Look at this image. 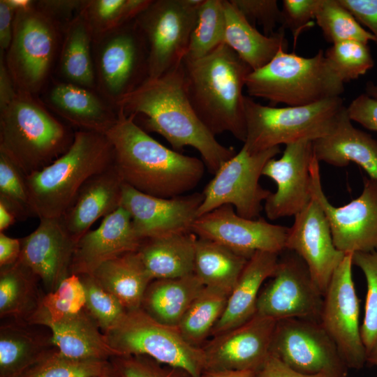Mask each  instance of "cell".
<instances>
[{
    "instance_id": "obj_25",
    "label": "cell",
    "mask_w": 377,
    "mask_h": 377,
    "mask_svg": "<svg viewBox=\"0 0 377 377\" xmlns=\"http://www.w3.org/2000/svg\"><path fill=\"white\" fill-rule=\"evenodd\" d=\"M124 184L113 164L94 175L82 184L69 207L60 217L66 230L76 242L96 220L121 207Z\"/></svg>"
},
{
    "instance_id": "obj_58",
    "label": "cell",
    "mask_w": 377,
    "mask_h": 377,
    "mask_svg": "<svg viewBox=\"0 0 377 377\" xmlns=\"http://www.w3.org/2000/svg\"><path fill=\"white\" fill-rule=\"evenodd\" d=\"M17 220L15 212L3 202L0 201V232H3Z\"/></svg>"
},
{
    "instance_id": "obj_38",
    "label": "cell",
    "mask_w": 377,
    "mask_h": 377,
    "mask_svg": "<svg viewBox=\"0 0 377 377\" xmlns=\"http://www.w3.org/2000/svg\"><path fill=\"white\" fill-rule=\"evenodd\" d=\"M85 306V290L80 276L71 274L54 290L42 296L38 306L26 322L45 326L77 315Z\"/></svg>"
},
{
    "instance_id": "obj_4",
    "label": "cell",
    "mask_w": 377,
    "mask_h": 377,
    "mask_svg": "<svg viewBox=\"0 0 377 377\" xmlns=\"http://www.w3.org/2000/svg\"><path fill=\"white\" fill-rule=\"evenodd\" d=\"M75 132L38 96L18 91L0 108V150L26 176L47 167L71 146Z\"/></svg>"
},
{
    "instance_id": "obj_14",
    "label": "cell",
    "mask_w": 377,
    "mask_h": 377,
    "mask_svg": "<svg viewBox=\"0 0 377 377\" xmlns=\"http://www.w3.org/2000/svg\"><path fill=\"white\" fill-rule=\"evenodd\" d=\"M352 254L345 255L332 274L323 295L319 322L346 367L358 369L367 362V353L361 337L360 300L353 279Z\"/></svg>"
},
{
    "instance_id": "obj_12",
    "label": "cell",
    "mask_w": 377,
    "mask_h": 377,
    "mask_svg": "<svg viewBox=\"0 0 377 377\" xmlns=\"http://www.w3.org/2000/svg\"><path fill=\"white\" fill-rule=\"evenodd\" d=\"M280 152L279 147H274L250 153L243 146L238 153L222 165L206 186L198 217L221 206L230 205L244 218H260L262 202L271 192L259 184V179L265 164Z\"/></svg>"
},
{
    "instance_id": "obj_17",
    "label": "cell",
    "mask_w": 377,
    "mask_h": 377,
    "mask_svg": "<svg viewBox=\"0 0 377 377\" xmlns=\"http://www.w3.org/2000/svg\"><path fill=\"white\" fill-rule=\"evenodd\" d=\"M288 228L238 215L233 206H221L198 219L192 232L249 258L256 251L280 254L286 249Z\"/></svg>"
},
{
    "instance_id": "obj_22",
    "label": "cell",
    "mask_w": 377,
    "mask_h": 377,
    "mask_svg": "<svg viewBox=\"0 0 377 377\" xmlns=\"http://www.w3.org/2000/svg\"><path fill=\"white\" fill-rule=\"evenodd\" d=\"M20 242L19 260L41 280L47 293L71 274L77 242L60 217L40 219L37 228Z\"/></svg>"
},
{
    "instance_id": "obj_51",
    "label": "cell",
    "mask_w": 377,
    "mask_h": 377,
    "mask_svg": "<svg viewBox=\"0 0 377 377\" xmlns=\"http://www.w3.org/2000/svg\"><path fill=\"white\" fill-rule=\"evenodd\" d=\"M348 117L364 128L377 132V99L362 94L346 108Z\"/></svg>"
},
{
    "instance_id": "obj_32",
    "label": "cell",
    "mask_w": 377,
    "mask_h": 377,
    "mask_svg": "<svg viewBox=\"0 0 377 377\" xmlns=\"http://www.w3.org/2000/svg\"><path fill=\"white\" fill-rule=\"evenodd\" d=\"M91 275L127 311L141 308L147 288L153 281L138 251L103 263Z\"/></svg>"
},
{
    "instance_id": "obj_50",
    "label": "cell",
    "mask_w": 377,
    "mask_h": 377,
    "mask_svg": "<svg viewBox=\"0 0 377 377\" xmlns=\"http://www.w3.org/2000/svg\"><path fill=\"white\" fill-rule=\"evenodd\" d=\"M84 0H40L34 6L64 30L80 13Z\"/></svg>"
},
{
    "instance_id": "obj_57",
    "label": "cell",
    "mask_w": 377,
    "mask_h": 377,
    "mask_svg": "<svg viewBox=\"0 0 377 377\" xmlns=\"http://www.w3.org/2000/svg\"><path fill=\"white\" fill-rule=\"evenodd\" d=\"M253 370H205L202 377H256Z\"/></svg>"
},
{
    "instance_id": "obj_2",
    "label": "cell",
    "mask_w": 377,
    "mask_h": 377,
    "mask_svg": "<svg viewBox=\"0 0 377 377\" xmlns=\"http://www.w3.org/2000/svg\"><path fill=\"white\" fill-rule=\"evenodd\" d=\"M117 111L118 119L105 135L113 147L114 166L126 184L147 195L170 198L200 183L205 168L202 160L163 146L139 126L133 116Z\"/></svg>"
},
{
    "instance_id": "obj_31",
    "label": "cell",
    "mask_w": 377,
    "mask_h": 377,
    "mask_svg": "<svg viewBox=\"0 0 377 377\" xmlns=\"http://www.w3.org/2000/svg\"><path fill=\"white\" fill-rule=\"evenodd\" d=\"M93 38L89 24L80 11L64 30L53 77L59 81L96 91Z\"/></svg>"
},
{
    "instance_id": "obj_28",
    "label": "cell",
    "mask_w": 377,
    "mask_h": 377,
    "mask_svg": "<svg viewBox=\"0 0 377 377\" xmlns=\"http://www.w3.org/2000/svg\"><path fill=\"white\" fill-rule=\"evenodd\" d=\"M226 29L224 44L232 49L252 71L267 65L281 50L288 52L285 30L279 28L273 35L261 34L230 0H223Z\"/></svg>"
},
{
    "instance_id": "obj_45",
    "label": "cell",
    "mask_w": 377,
    "mask_h": 377,
    "mask_svg": "<svg viewBox=\"0 0 377 377\" xmlns=\"http://www.w3.org/2000/svg\"><path fill=\"white\" fill-rule=\"evenodd\" d=\"M352 262L362 270L367 283L364 314L360 332L368 353L377 341V249L371 252L354 253Z\"/></svg>"
},
{
    "instance_id": "obj_40",
    "label": "cell",
    "mask_w": 377,
    "mask_h": 377,
    "mask_svg": "<svg viewBox=\"0 0 377 377\" xmlns=\"http://www.w3.org/2000/svg\"><path fill=\"white\" fill-rule=\"evenodd\" d=\"M151 1L84 0L81 12L94 37L133 21Z\"/></svg>"
},
{
    "instance_id": "obj_39",
    "label": "cell",
    "mask_w": 377,
    "mask_h": 377,
    "mask_svg": "<svg viewBox=\"0 0 377 377\" xmlns=\"http://www.w3.org/2000/svg\"><path fill=\"white\" fill-rule=\"evenodd\" d=\"M225 29L223 0H202L184 59H199L223 44Z\"/></svg>"
},
{
    "instance_id": "obj_48",
    "label": "cell",
    "mask_w": 377,
    "mask_h": 377,
    "mask_svg": "<svg viewBox=\"0 0 377 377\" xmlns=\"http://www.w3.org/2000/svg\"><path fill=\"white\" fill-rule=\"evenodd\" d=\"M322 0L282 1L281 27L289 29L297 40L305 29L313 26L316 12Z\"/></svg>"
},
{
    "instance_id": "obj_35",
    "label": "cell",
    "mask_w": 377,
    "mask_h": 377,
    "mask_svg": "<svg viewBox=\"0 0 377 377\" xmlns=\"http://www.w3.org/2000/svg\"><path fill=\"white\" fill-rule=\"evenodd\" d=\"M249 258L219 243L198 237L194 274L205 286L230 294Z\"/></svg>"
},
{
    "instance_id": "obj_56",
    "label": "cell",
    "mask_w": 377,
    "mask_h": 377,
    "mask_svg": "<svg viewBox=\"0 0 377 377\" xmlns=\"http://www.w3.org/2000/svg\"><path fill=\"white\" fill-rule=\"evenodd\" d=\"M17 93L5 62L4 52L0 51V108L8 103Z\"/></svg>"
},
{
    "instance_id": "obj_36",
    "label": "cell",
    "mask_w": 377,
    "mask_h": 377,
    "mask_svg": "<svg viewBox=\"0 0 377 377\" xmlns=\"http://www.w3.org/2000/svg\"><path fill=\"white\" fill-rule=\"evenodd\" d=\"M38 278L19 260L0 267V316L27 320L36 311L42 296L38 295Z\"/></svg>"
},
{
    "instance_id": "obj_47",
    "label": "cell",
    "mask_w": 377,
    "mask_h": 377,
    "mask_svg": "<svg viewBox=\"0 0 377 377\" xmlns=\"http://www.w3.org/2000/svg\"><path fill=\"white\" fill-rule=\"evenodd\" d=\"M109 362L116 377H191L182 369L143 355H116Z\"/></svg>"
},
{
    "instance_id": "obj_55",
    "label": "cell",
    "mask_w": 377,
    "mask_h": 377,
    "mask_svg": "<svg viewBox=\"0 0 377 377\" xmlns=\"http://www.w3.org/2000/svg\"><path fill=\"white\" fill-rule=\"evenodd\" d=\"M20 252V239L13 238L4 232H0V267L17 262Z\"/></svg>"
},
{
    "instance_id": "obj_7",
    "label": "cell",
    "mask_w": 377,
    "mask_h": 377,
    "mask_svg": "<svg viewBox=\"0 0 377 377\" xmlns=\"http://www.w3.org/2000/svg\"><path fill=\"white\" fill-rule=\"evenodd\" d=\"M64 29L34 6L15 11L5 62L18 91L39 96L54 76Z\"/></svg>"
},
{
    "instance_id": "obj_10",
    "label": "cell",
    "mask_w": 377,
    "mask_h": 377,
    "mask_svg": "<svg viewBox=\"0 0 377 377\" xmlns=\"http://www.w3.org/2000/svg\"><path fill=\"white\" fill-rule=\"evenodd\" d=\"M92 53L96 91L115 107L149 79L147 46L134 20L94 36Z\"/></svg>"
},
{
    "instance_id": "obj_5",
    "label": "cell",
    "mask_w": 377,
    "mask_h": 377,
    "mask_svg": "<svg viewBox=\"0 0 377 377\" xmlns=\"http://www.w3.org/2000/svg\"><path fill=\"white\" fill-rule=\"evenodd\" d=\"M114 164L112 143L104 133L77 130L70 148L43 169L26 176L35 216L59 218L91 176Z\"/></svg>"
},
{
    "instance_id": "obj_34",
    "label": "cell",
    "mask_w": 377,
    "mask_h": 377,
    "mask_svg": "<svg viewBox=\"0 0 377 377\" xmlns=\"http://www.w3.org/2000/svg\"><path fill=\"white\" fill-rule=\"evenodd\" d=\"M50 346H54L51 337L47 339L38 335L24 325H2L0 328V377H22L53 350Z\"/></svg>"
},
{
    "instance_id": "obj_52",
    "label": "cell",
    "mask_w": 377,
    "mask_h": 377,
    "mask_svg": "<svg viewBox=\"0 0 377 377\" xmlns=\"http://www.w3.org/2000/svg\"><path fill=\"white\" fill-rule=\"evenodd\" d=\"M360 24L367 27L377 45V0H339Z\"/></svg>"
},
{
    "instance_id": "obj_37",
    "label": "cell",
    "mask_w": 377,
    "mask_h": 377,
    "mask_svg": "<svg viewBox=\"0 0 377 377\" xmlns=\"http://www.w3.org/2000/svg\"><path fill=\"white\" fill-rule=\"evenodd\" d=\"M230 294L205 286L191 303L177 327L191 345L201 348L223 314Z\"/></svg>"
},
{
    "instance_id": "obj_3",
    "label": "cell",
    "mask_w": 377,
    "mask_h": 377,
    "mask_svg": "<svg viewBox=\"0 0 377 377\" xmlns=\"http://www.w3.org/2000/svg\"><path fill=\"white\" fill-rule=\"evenodd\" d=\"M186 94L196 115L214 136L229 132L244 142L246 123L242 94L252 71L232 49L222 44L205 57L183 60Z\"/></svg>"
},
{
    "instance_id": "obj_16",
    "label": "cell",
    "mask_w": 377,
    "mask_h": 377,
    "mask_svg": "<svg viewBox=\"0 0 377 377\" xmlns=\"http://www.w3.org/2000/svg\"><path fill=\"white\" fill-rule=\"evenodd\" d=\"M270 353L290 367L306 374L345 376L347 367L339 350L318 320H278Z\"/></svg>"
},
{
    "instance_id": "obj_44",
    "label": "cell",
    "mask_w": 377,
    "mask_h": 377,
    "mask_svg": "<svg viewBox=\"0 0 377 377\" xmlns=\"http://www.w3.org/2000/svg\"><path fill=\"white\" fill-rule=\"evenodd\" d=\"M0 201L6 204L24 221L36 216L26 182V175L3 151L0 150Z\"/></svg>"
},
{
    "instance_id": "obj_59",
    "label": "cell",
    "mask_w": 377,
    "mask_h": 377,
    "mask_svg": "<svg viewBox=\"0 0 377 377\" xmlns=\"http://www.w3.org/2000/svg\"><path fill=\"white\" fill-rule=\"evenodd\" d=\"M367 362L373 366L377 367V341L367 353Z\"/></svg>"
},
{
    "instance_id": "obj_9",
    "label": "cell",
    "mask_w": 377,
    "mask_h": 377,
    "mask_svg": "<svg viewBox=\"0 0 377 377\" xmlns=\"http://www.w3.org/2000/svg\"><path fill=\"white\" fill-rule=\"evenodd\" d=\"M117 355H143L202 377L205 359L202 348L190 344L177 327L164 325L141 308L127 311L113 328L103 333Z\"/></svg>"
},
{
    "instance_id": "obj_33",
    "label": "cell",
    "mask_w": 377,
    "mask_h": 377,
    "mask_svg": "<svg viewBox=\"0 0 377 377\" xmlns=\"http://www.w3.org/2000/svg\"><path fill=\"white\" fill-rule=\"evenodd\" d=\"M205 287L194 273L179 278L154 279L147 288L141 309L158 322L177 327Z\"/></svg>"
},
{
    "instance_id": "obj_23",
    "label": "cell",
    "mask_w": 377,
    "mask_h": 377,
    "mask_svg": "<svg viewBox=\"0 0 377 377\" xmlns=\"http://www.w3.org/2000/svg\"><path fill=\"white\" fill-rule=\"evenodd\" d=\"M38 97L50 111L78 130L105 134L118 119L117 108L96 90L54 77Z\"/></svg>"
},
{
    "instance_id": "obj_15",
    "label": "cell",
    "mask_w": 377,
    "mask_h": 377,
    "mask_svg": "<svg viewBox=\"0 0 377 377\" xmlns=\"http://www.w3.org/2000/svg\"><path fill=\"white\" fill-rule=\"evenodd\" d=\"M290 251V250H289ZM261 289L256 313L276 320L302 318L318 320L323 294L311 279L304 262L290 251Z\"/></svg>"
},
{
    "instance_id": "obj_43",
    "label": "cell",
    "mask_w": 377,
    "mask_h": 377,
    "mask_svg": "<svg viewBox=\"0 0 377 377\" xmlns=\"http://www.w3.org/2000/svg\"><path fill=\"white\" fill-rule=\"evenodd\" d=\"M325 57L343 83L364 75L374 66L368 44L357 40L332 44L325 51Z\"/></svg>"
},
{
    "instance_id": "obj_49",
    "label": "cell",
    "mask_w": 377,
    "mask_h": 377,
    "mask_svg": "<svg viewBox=\"0 0 377 377\" xmlns=\"http://www.w3.org/2000/svg\"><path fill=\"white\" fill-rule=\"evenodd\" d=\"M253 26L258 24L263 28L264 34L269 36L276 31L277 24H280L281 10L276 0H230Z\"/></svg>"
},
{
    "instance_id": "obj_53",
    "label": "cell",
    "mask_w": 377,
    "mask_h": 377,
    "mask_svg": "<svg viewBox=\"0 0 377 377\" xmlns=\"http://www.w3.org/2000/svg\"><path fill=\"white\" fill-rule=\"evenodd\" d=\"M256 377H339L335 375L320 373L306 374L290 367L278 357L269 354L262 367L257 371Z\"/></svg>"
},
{
    "instance_id": "obj_54",
    "label": "cell",
    "mask_w": 377,
    "mask_h": 377,
    "mask_svg": "<svg viewBox=\"0 0 377 377\" xmlns=\"http://www.w3.org/2000/svg\"><path fill=\"white\" fill-rule=\"evenodd\" d=\"M15 13L7 0H0V51L4 52L12 40Z\"/></svg>"
},
{
    "instance_id": "obj_27",
    "label": "cell",
    "mask_w": 377,
    "mask_h": 377,
    "mask_svg": "<svg viewBox=\"0 0 377 377\" xmlns=\"http://www.w3.org/2000/svg\"><path fill=\"white\" fill-rule=\"evenodd\" d=\"M279 255L256 251L250 257L228 297L223 314L212 331V337L235 328L255 316L262 285L274 274Z\"/></svg>"
},
{
    "instance_id": "obj_20",
    "label": "cell",
    "mask_w": 377,
    "mask_h": 377,
    "mask_svg": "<svg viewBox=\"0 0 377 377\" xmlns=\"http://www.w3.org/2000/svg\"><path fill=\"white\" fill-rule=\"evenodd\" d=\"M276 323L256 313L244 323L214 336L201 347L205 370L258 371L270 354Z\"/></svg>"
},
{
    "instance_id": "obj_29",
    "label": "cell",
    "mask_w": 377,
    "mask_h": 377,
    "mask_svg": "<svg viewBox=\"0 0 377 377\" xmlns=\"http://www.w3.org/2000/svg\"><path fill=\"white\" fill-rule=\"evenodd\" d=\"M197 238L190 232L145 239L138 253L153 280L179 278L194 273Z\"/></svg>"
},
{
    "instance_id": "obj_19",
    "label": "cell",
    "mask_w": 377,
    "mask_h": 377,
    "mask_svg": "<svg viewBox=\"0 0 377 377\" xmlns=\"http://www.w3.org/2000/svg\"><path fill=\"white\" fill-rule=\"evenodd\" d=\"M313 154V142L300 140L286 145L279 158H273L265 164L262 175L276 184V191L265 201V212L269 220L295 216L311 200Z\"/></svg>"
},
{
    "instance_id": "obj_1",
    "label": "cell",
    "mask_w": 377,
    "mask_h": 377,
    "mask_svg": "<svg viewBox=\"0 0 377 377\" xmlns=\"http://www.w3.org/2000/svg\"><path fill=\"white\" fill-rule=\"evenodd\" d=\"M116 108L126 116L143 117L145 128L163 136L175 150L195 149L212 174L236 154L216 140L194 112L184 88L183 61L159 77L149 78Z\"/></svg>"
},
{
    "instance_id": "obj_11",
    "label": "cell",
    "mask_w": 377,
    "mask_h": 377,
    "mask_svg": "<svg viewBox=\"0 0 377 377\" xmlns=\"http://www.w3.org/2000/svg\"><path fill=\"white\" fill-rule=\"evenodd\" d=\"M202 0H151L135 18L147 43L149 78L179 66Z\"/></svg>"
},
{
    "instance_id": "obj_61",
    "label": "cell",
    "mask_w": 377,
    "mask_h": 377,
    "mask_svg": "<svg viewBox=\"0 0 377 377\" xmlns=\"http://www.w3.org/2000/svg\"><path fill=\"white\" fill-rule=\"evenodd\" d=\"M101 377H116V376L112 371L111 367L110 366V369Z\"/></svg>"
},
{
    "instance_id": "obj_24",
    "label": "cell",
    "mask_w": 377,
    "mask_h": 377,
    "mask_svg": "<svg viewBox=\"0 0 377 377\" xmlns=\"http://www.w3.org/2000/svg\"><path fill=\"white\" fill-rule=\"evenodd\" d=\"M142 241L135 232L130 214L121 206L104 217L98 228L89 230L77 241L71 274H92L103 263L138 251Z\"/></svg>"
},
{
    "instance_id": "obj_8",
    "label": "cell",
    "mask_w": 377,
    "mask_h": 377,
    "mask_svg": "<svg viewBox=\"0 0 377 377\" xmlns=\"http://www.w3.org/2000/svg\"><path fill=\"white\" fill-rule=\"evenodd\" d=\"M246 137L244 147L257 153L303 140L314 141L327 135L345 108L337 96L304 106L274 108L244 96Z\"/></svg>"
},
{
    "instance_id": "obj_42",
    "label": "cell",
    "mask_w": 377,
    "mask_h": 377,
    "mask_svg": "<svg viewBox=\"0 0 377 377\" xmlns=\"http://www.w3.org/2000/svg\"><path fill=\"white\" fill-rule=\"evenodd\" d=\"M110 366L108 360L71 358L55 348L22 377H101Z\"/></svg>"
},
{
    "instance_id": "obj_30",
    "label": "cell",
    "mask_w": 377,
    "mask_h": 377,
    "mask_svg": "<svg viewBox=\"0 0 377 377\" xmlns=\"http://www.w3.org/2000/svg\"><path fill=\"white\" fill-rule=\"evenodd\" d=\"M45 327L51 332L54 348L62 355L79 360H108L117 355L106 342L103 332L86 309Z\"/></svg>"
},
{
    "instance_id": "obj_46",
    "label": "cell",
    "mask_w": 377,
    "mask_h": 377,
    "mask_svg": "<svg viewBox=\"0 0 377 377\" xmlns=\"http://www.w3.org/2000/svg\"><path fill=\"white\" fill-rule=\"evenodd\" d=\"M79 276L85 290L87 312L103 333L115 327L126 314V309L91 274Z\"/></svg>"
},
{
    "instance_id": "obj_21",
    "label": "cell",
    "mask_w": 377,
    "mask_h": 377,
    "mask_svg": "<svg viewBox=\"0 0 377 377\" xmlns=\"http://www.w3.org/2000/svg\"><path fill=\"white\" fill-rule=\"evenodd\" d=\"M286 249L293 251L304 262L312 280L323 295L346 255L336 248L328 220L313 198L295 216L293 224L288 228Z\"/></svg>"
},
{
    "instance_id": "obj_18",
    "label": "cell",
    "mask_w": 377,
    "mask_h": 377,
    "mask_svg": "<svg viewBox=\"0 0 377 377\" xmlns=\"http://www.w3.org/2000/svg\"><path fill=\"white\" fill-rule=\"evenodd\" d=\"M202 200V193L164 198L124 183L121 206L130 214L135 232L143 240L192 232Z\"/></svg>"
},
{
    "instance_id": "obj_26",
    "label": "cell",
    "mask_w": 377,
    "mask_h": 377,
    "mask_svg": "<svg viewBox=\"0 0 377 377\" xmlns=\"http://www.w3.org/2000/svg\"><path fill=\"white\" fill-rule=\"evenodd\" d=\"M317 160L335 167L353 162L364 169L369 178L377 180V140L356 128L345 107L330 132L313 141Z\"/></svg>"
},
{
    "instance_id": "obj_60",
    "label": "cell",
    "mask_w": 377,
    "mask_h": 377,
    "mask_svg": "<svg viewBox=\"0 0 377 377\" xmlns=\"http://www.w3.org/2000/svg\"><path fill=\"white\" fill-rule=\"evenodd\" d=\"M366 94L377 99V84L369 81L367 82L365 87Z\"/></svg>"
},
{
    "instance_id": "obj_41",
    "label": "cell",
    "mask_w": 377,
    "mask_h": 377,
    "mask_svg": "<svg viewBox=\"0 0 377 377\" xmlns=\"http://www.w3.org/2000/svg\"><path fill=\"white\" fill-rule=\"evenodd\" d=\"M315 20L328 43L357 40L368 44L375 41L370 31L364 29L339 0H322Z\"/></svg>"
},
{
    "instance_id": "obj_13",
    "label": "cell",
    "mask_w": 377,
    "mask_h": 377,
    "mask_svg": "<svg viewBox=\"0 0 377 377\" xmlns=\"http://www.w3.org/2000/svg\"><path fill=\"white\" fill-rule=\"evenodd\" d=\"M310 172L312 198L328 220L336 248L345 254L376 250L377 180L365 177L360 196L343 206L334 207L323 190L319 161L314 153Z\"/></svg>"
},
{
    "instance_id": "obj_6",
    "label": "cell",
    "mask_w": 377,
    "mask_h": 377,
    "mask_svg": "<svg viewBox=\"0 0 377 377\" xmlns=\"http://www.w3.org/2000/svg\"><path fill=\"white\" fill-rule=\"evenodd\" d=\"M245 87L249 96L293 107L340 96L344 91V83L321 50L311 57L281 50L267 65L247 75Z\"/></svg>"
}]
</instances>
